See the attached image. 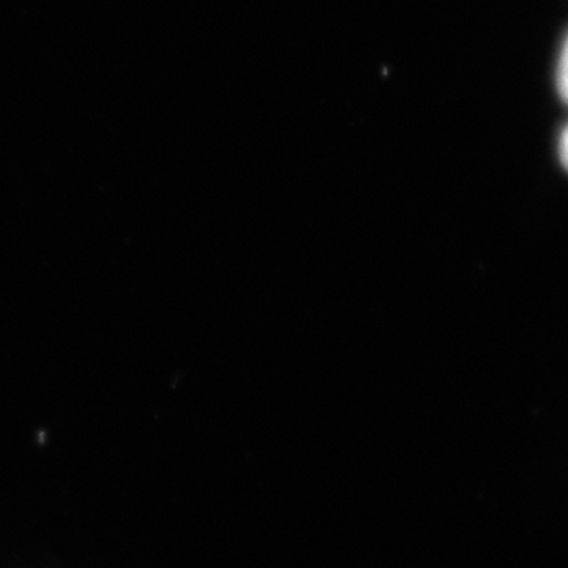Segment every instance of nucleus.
Wrapping results in <instances>:
<instances>
[{
    "mask_svg": "<svg viewBox=\"0 0 568 568\" xmlns=\"http://www.w3.org/2000/svg\"><path fill=\"white\" fill-rule=\"evenodd\" d=\"M558 88L564 102L568 103V37L560 52L558 69Z\"/></svg>",
    "mask_w": 568,
    "mask_h": 568,
    "instance_id": "obj_1",
    "label": "nucleus"
},
{
    "mask_svg": "<svg viewBox=\"0 0 568 568\" xmlns=\"http://www.w3.org/2000/svg\"><path fill=\"white\" fill-rule=\"evenodd\" d=\"M559 155L560 162H562L564 168L568 171V125L567 129L564 130L562 136H560Z\"/></svg>",
    "mask_w": 568,
    "mask_h": 568,
    "instance_id": "obj_2",
    "label": "nucleus"
}]
</instances>
